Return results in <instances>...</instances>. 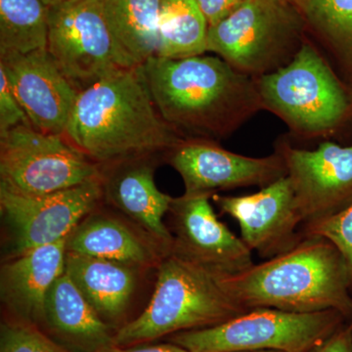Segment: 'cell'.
<instances>
[{
	"mask_svg": "<svg viewBox=\"0 0 352 352\" xmlns=\"http://www.w3.org/2000/svg\"><path fill=\"white\" fill-rule=\"evenodd\" d=\"M141 69L157 112L184 139L223 138L263 108L256 82L219 56H154Z\"/></svg>",
	"mask_w": 352,
	"mask_h": 352,
	"instance_id": "obj_1",
	"label": "cell"
},
{
	"mask_svg": "<svg viewBox=\"0 0 352 352\" xmlns=\"http://www.w3.org/2000/svg\"><path fill=\"white\" fill-rule=\"evenodd\" d=\"M64 135L101 168L168 153L184 139L157 112L141 66L80 91Z\"/></svg>",
	"mask_w": 352,
	"mask_h": 352,
	"instance_id": "obj_2",
	"label": "cell"
},
{
	"mask_svg": "<svg viewBox=\"0 0 352 352\" xmlns=\"http://www.w3.org/2000/svg\"><path fill=\"white\" fill-rule=\"evenodd\" d=\"M227 293L245 309L268 307L284 311L336 310L352 315L351 275L339 250L321 237H302L289 251L220 275Z\"/></svg>",
	"mask_w": 352,
	"mask_h": 352,
	"instance_id": "obj_3",
	"label": "cell"
},
{
	"mask_svg": "<svg viewBox=\"0 0 352 352\" xmlns=\"http://www.w3.org/2000/svg\"><path fill=\"white\" fill-rule=\"evenodd\" d=\"M155 291L138 318L113 335L115 346L147 344L175 333L214 327L247 311L231 298L219 273L170 252L157 267Z\"/></svg>",
	"mask_w": 352,
	"mask_h": 352,
	"instance_id": "obj_4",
	"label": "cell"
},
{
	"mask_svg": "<svg viewBox=\"0 0 352 352\" xmlns=\"http://www.w3.org/2000/svg\"><path fill=\"white\" fill-rule=\"evenodd\" d=\"M336 310L284 311L258 307L214 327L175 333L168 342L192 352H309L344 324Z\"/></svg>",
	"mask_w": 352,
	"mask_h": 352,
	"instance_id": "obj_5",
	"label": "cell"
},
{
	"mask_svg": "<svg viewBox=\"0 0 352 352\" xmlns=\"http://www.w3.org/2000/svg\"><path fill=\"white\" fill-rule=\"evenodd\" d=\"M259 96L270 109L300 134L319 136L346 117V90L314 46L303 43L279 69L258 76Z\"/></svg>",
	"mask_w": 352,
	"mask_h": 352,
	"instance_id": "obj_6",
	"label": "cell"
},
{
	"mask_svg": "<svg viewBox=\"0 0 352 352\" xmlns=\"http://www.w3.org/2000/svg\"><path fill=\"white\" fill-rule=\"evenodd\" d=\"M47 50L78 92L126 69L131 63L113 36L104 0H67L48 7Z\"/></svg>",
	"mask_w": 352,
	"mask_h": 352,
	"instance_id": "obj_7",
	"label": "cell"
},
{
	"mask_svg": "<svg viewBox=\"0 0 352 352\" xmlns=\"http://www.w3.org/2000/svg\"><path fill=\"white\" fill-rule=\"evenodd\" d=\"M102 178L101 166L64 134L19 126L0 135V189L43 195Z\"/></svg>",
	"mask_w": 352,
	"mask_h": 352,
	"instance_id": "obj_8",
	"label": "cell"
},
{
	"mask_svg": "<svg viewBox=\"0 0 352 352\" xmlns=\"http://www.w3.org/2000/svg\"><path fill=\"white\" fill-rule=\"evenodd\" d=\"M296 20L287 0H247L208 27V52L248 76H261L288 63Z\"/></svg>",
	"mask_w": 352,
	"mask_h": 352,
	"instance_id": "obj_9",
	"label": "cell"
},
{
	"mask_svg": "<svg viewBox=\"0 0 352 352\" xmlns=\"http://www.w3.org/2000/svg\"><path fill=\"white\" fill-rule=\"evenodd\" d=\"M103 199L102 179L43 195L0 189V210L10 234L12 258L67 239Z\"/></svg>",
	"mask_w": 352,
	"mask_h": 352,
	"instance_id": "obj_10",
	"label": "cell"
},
{
	"mask_svg": "<svg viewBox=\"0 0 352 352\" xmlns=\"http://www.w3.org/2000/svg\"><path fill=\"white\" fill-rule=\"evenodd\" d=\"M168 154V162L182 176L185 195L214 196L217 191L264 186L286 175L276 151L252 157L228 151L208 139H182Z\"/></svg>",
	"mask_w": 352,
	"mask_h": 352,
	"instance_id": "obj_11",
	"label": "cell"
},
{
	"mask_svg": "<svg viewBox=\"0 0 352 352\" xmlns=\"http://www.w3.org/2000/svg\"><path fill=\"white\" fill-rule=\"evenodd\" d=\"M277 152L295 192L303 224L342 210L352 201V145L323 142L315 150L288 144Z\"/></svg>",
	"mask_w": 352,
	"mask_h": 352,
	"instance_id": "obj_12",
	"label": "cell"
},
{
	"mask_svg": "<svg viewBox=\"0 0 352 352\" xmlns=\"http://www.w3.org/2000/svg\"><path fill=\"white\" fill-rule=\"evenodd\" d=\"M210 197L183 194L173 198L168 212L173 237L170 252L219 274L242 272L254 264L251 249L219 221Z\"/></svg>",
	"mask_w": 352,
	"mask_h": 352,
	"instance_id": "obj_13",
	"label": "cell"
},
{
	"mask_svg": "<svg viewBox=\"0 0 352 352\" xmlns=\"http://www.w3.org/2000/svg\"><path fill=\"white\" fill-rule=\"evenodd\" d=\"M212 198L223 214L239 223L241 238L261 258L289 251L302 239L296 229L303 219L287 175L250 195L214 194Z\"/></svg>",
	"mask_w": 352,
	"mask_h": 352,
	"instance_id": "obj_14",
	"label": "cell"
},
{
	"mask_svg": "<svg viewBox=\"0 0 352 352\" xmlns=\"http://www.w3.org/2000/svg\"><path fill=\"white\" fill-rule=\"evenodd\" d=\"M13 94L32 126L64 134L80 92L65 78L47 50L0 57Z\"/></svg>",
	"mask_w": 352,
	"mask_h": 352,
	"instance_id": "obj_15",
	"label": "cell"
},
{
	"mask_svg": "<svg viewBox=\"0 0 352 352\" xmlns=\"http://www.w3.org/2000/svg\"><path fill=\"white\" fill-rule=\"evenodd\" d=\"M102 170L104 199L168 254L173 237L164 219L173 197L157 188L153 157L120 162Z\"/></svg>",
	"mask_w": 352,
	"mask_h": 352,
	"instance_id": "obj_16",
	"label": "cell"
},
{
	"mask_svg": "<svg viewBox=\"0 0 352 352\" xmlns=\"http://www.w3.org/2000/svg\"><path fill=\"white\" fill-rule=\"evenodd\" d=\"M66 242L36 248L2 265L1 300L18 320L38 327L45 323L46 296L65 272Z\"/></svg>",
	"mask_w": 352,
	"mask_h": 352,
	"instance_id": "obj_17",
	"label": "cell"
},
{
	"mask_svg": "<svg viewBox=\"0 0 352 352\" xmlns=\"http://www.w3.org/2000/svg\"><path fill=\"white\" fill-rule=\"evenodd\" d=\"M67 252L106 259L144 270L166 256L160 245L134 224L96 210L76 226L66 242Z\"/></svg>",
	"mask_w": 352,
	"mask_h": 352,
	"instance_id": "obj_18",
	"label": "cell"
},
{
	"mask_svg": "<svg viewBox=\"0 0 352 352\" xmlns=\"http://www.w3.org/2000/svg\"><path fill=\"white\" fill-rule=\"evenodd\" d=\"M44 324L75 352H101L115 344L108 324L66 271L53 283L46 296Z\"/></svg>",
	"mask_w": 352,
	"mask_h": 352,
	"instance_id": "obj_19",
	"label": "cell"
},
{
	"mask_svg": "<svg viewBox=\"0 0 352 352\" xmlns=\"http://www.w3.org/2000/svg\"><path fill=\"white\" fill-rule=\"evenodd\" d=\"M65 271L106 323L119 320L131 303L140 270L124 264L67 252Z\"/></svg>",
	"mask_w": 352,
	"mask_h": 352,
	"instance_id": "obj_20",
	"label": "cell"
},
{
	"mask_svg": "<svg viewBox=\"0 0 352 352\" xmlns=\"http://www.w3.org/2000/svg\"><path fill=\"white\" fill-rule=\"evenodd\" d=\"M162 0H104L109 25L134 67L156 56Z\"/></svg>",
	"mask_w": 352,
	"mask_h": 352,
	"instance_id": "obj_21",
	"label": "cell"
},
{
	"mask_svg": "<svg viewBox=\"0 0 352 352\" xmlns=\"http://www.w3.org/2000/svg\"><path fill=\"white\" fill-rule=\"evenodd\" d=\"M208 23L196 0H162L156 56L182 59L208 52Z\"/></svg>",
	"mask_w": 352,
	"mask_h": 352,
	"instance_id": "obj_22",
	"label": "cell"
},
{
	"mask_svg": "<svg viewBox=\"0 0 352 352\" xmlns=\"http://www.w3.org/2000/svg\"><path fill=\"white\" fill-rule=\"evenodd\" d=\"M48 31L41 0H0V57L47 50Z\"/></svg>",
	"mask_w": 352,
	"mask_h": 352,
	"instance_id": "obj_23",
	"label": "cell"
},
{
	"mask_svg": "<svg viewBox=\"0 0 352 352\" xmlns=\"http://www.w3.org/2000/svg\"><path fill=\"white\" fill-rule=\"evenodd\" d=\"M312 25L340 43L352 41V0H289Z\"/></svg>",
	"mask_w": 352,
	"mask_h": 352,
	"instance_id": "obj_24",
	"label": "cell"
},
{
	"mask_svg": "<svg viewBox=\"0 0 352 352\" xmlns=\"http://www.w3.org/2000/svg\"><path fill=\"white\" fill-rule=\"evenodd\" d=\"M302 237H321L332 243L346 261L352 286V201L333 214L303 224Z\"/></svg>",
	"mask_w": 352,
	"mask_h": 352,
	"instance_id": "obj_25",
	"label": "cell"
},
{
	"mask_svg": "<svg viewBox=\"0 0 352 352\" xmlns=\"http://www.w3.org/2000/svg\"><path fill=\"white\" fill-rule=\"evenodd\" d=\"M0 352H74L41 332L38 326L14 319L2 323Z\"/></svg>",
	"mask_w": 352,
	"mask_h": 352,
	"instance_id": "obj_26",
	"label": "cell"
},
{
	"mask_svg": "<svg viewBox=\"0 0 352 352\" xmlns=\"http://www.w3.org/2000/svg\"><path fill=\"white\" fill-rule=\"evenodd\" d=\"M19 126L32 124L11 89L6 72L0 68V135Z\"/></svg>",
	"mask_w": 352,
	"mask_h": 352,
	"instance_id": "obj_27",
	"label": "cell"
},
{
	"mask_svg": "<svg viewBox=\"0 0 352 352\" xmlns=\"http://www.w3.org/2000/svg\"><path fill=\"white\" fill-rule=\"evenodd\" d=\"M245 1L247 0H196L208 21V27L223 20Z\"/></svg>",
	"mask_w": 352,
	"mask_h": 352,
	"instance_id": "obj_28",
	"label": "cell"
},
{
	"mask_svg": "<svg viewBox=\"0 0 352 352\" xmlns=\"http://www.w3.org/2000/svg\"><path fill=\"white\" fill-rule=\"evenodd\" d=\"M309 352H352V327L344 324L332 336Z\"/></svg>",
	"mask_w": 352,
	"mask_h": 352,
	"instance_id": "obj_29",
	"label": "cell"
},
{
	"mask_svg": "<svg viewBox=\"0 0 352 352\" xmlns=\"http://www.w3.org/2000/svg\"><path fill=\"white\" fill-rule=\"evenodd\" d=\"M101 352H192L184 347L178 346V344H173L168 342V344H155V346H134L122 347L113 346L104 349Z\"/></svg>",
	"mask_w": 352,
	"mask_h": 352,
	"instance_id": "obj_30",
	"label": "cell"
},
{
	"mask_svg": "<svg viewBox=\"0 0 352 352\" xmlns=\"http://www.w3.org/2000/svg\"><path fill=\"white\" fill-rule=\"evenodd\" d=\"M41 1H43L46 6L51 7L62 3V2L67 1V0H41Z\"/></svg>",
	"mask_w": 352,
	"mask_h": 352,
	"instance_id": "obj_31",
	"label": "cell"
},
{
	"mask_svg": "<svg viewBox=\"0 0 352 352\" xmlns=\"http://www.w3.org/2000/svg\"><path fill=\"white\" fill-rule=\"evenodd\" d=\"M238 352H284L277 351H238Z\"/></svg>",
	"mask_w": 352,
	"mask_h": 352,
	"instance_id": "obj_32",
	"label": "cell"
},
{
	"mask_svg": "<svg viewBox=\"0 0 352 352\" xmlns=\"http://www.w3.org/2000/svg\"><path fill=\"white\" fill-rule=\"evenodd\" d=\"M349 324H351V327H352V315H351V322H349Z\"/></svg>",
	"mask_w": 352,
	"mask_h": 352,
	"instance_id": "obj_33",
	"label": "cell"
}]
</instances>
